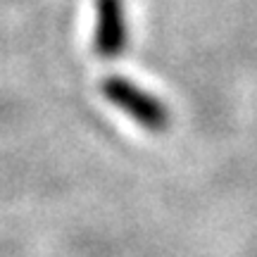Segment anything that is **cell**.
I'll return each mask as SVG.
<instances>
[{
	"mask_svg": "<svg viewBox=\"0 0 257 257\" xmlns=\"http://www.w3.org/2000/svg\"><path fill=\"white\" fill-rule=\"evenodd\" d=\"M100 93L107 100L128 114L141 128H146L150 134H162L169 128L172 114L167 110V105L146 88H141L138 83L124 76H107L100 83Z\"/></svg>",
	"mask_w": 257,
	"mask_h": 257,
	"instance_id": "cell-1",
	"label": "cell"
},
{
	"mask_svg": "<svg viewBox=\"0 0 257 257\" xmlns=\"http://www.w3.org/2000/svg\"><path fill=\"white\" fill-rule=\"evenodd\" d=\"M128 27L124 0H95V34L93 50L105 60H114L126 50Z\"/></svg>",
	"mask_w": 257,
	"mask_h": 257,
	"instance_id": "cell-2",
	"label": "cell"
}]
</instances>
